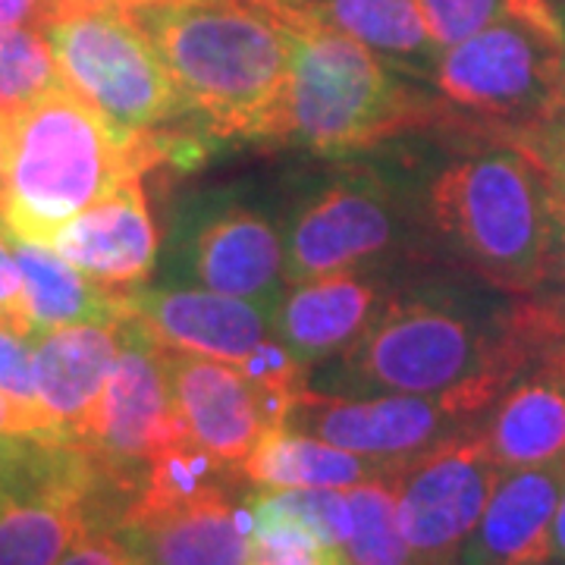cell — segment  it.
<instances>
[{"label":"cell","mask_w":565,"mask_h":565,"mask_svg":"<svg viewBox=\"0 0 565 565\" xmlns=\"http://www.w3.org/2000/svg\"><path fill=\"white\" fill-rule=\"evenodd\" d=\"M0 311H3V318L10 323L29 330V321H25V299H22L20 264L13 258V252H10V239H7V230L3 226H0Z\"/></svg>","instance_id":"f546056e"},{"label":"cell","mask_w":565,"mask_h":565,"mask_svg":"<svg viewBox=\"0 0 565 565\" xmlns=\"http://www.w3.org/2000/svg\"><path fill=\"white\" fill-rule=\"evenodd\" d=\"M512 305L537 355L544 352L565 355V217L559 211H556V236H553L544 280L531 296H515Z\"/></svg>","instance_id":"4316f807"},{"label":"cell","mask_w":565,"mask_h":565,"mask_svg":"<svg viewBox=\"0 0 565 565\" xmlns=\"http://www.w3.org/2000/svg\"><path fill=\"white\" fill-rule=\"evenodd\" d=\"M32 352H35V337L29 330H22V327L10 321H0V390L10 399L25 405L29 412L44 415L39 405V393H35Z\"/></svg>","instance_id":"f1b7e54d"},{"label":"cell","mask_w":565,"mask_h":565,"mask_svg":"<svg viewBox=\"0 0 565 565\" xmlns=\"http://www.w3.org/2000/svg\"><path fill=\"white\" fill-rule=\"evenodd\" d=\"M509 145L522 148L525 154H531L537 167L544 170L550 195H553V207L565 217V148L563 145H550V141L537 139H505Z\"/></svg>","instance_id":"4dcf8cb0"},{"label":"cell","mask_w":565,"mask_h":565,"mask_svg":"<svg viewBox=\"0 0 565 565\" xmlns=\"http://www.w3.org/2000/svg\"><path fill=\"white\" fill-rule=\"evenodd\" d=\"M396 282L381 267L340 270L286 286L274 308V337L302 364L321 367L362 337L381 315Z\"/></svg>","instance_id":"5bb4252c"},{"label":"cell","mask_w":565,"mask_h":565,"mask_svg":"<svg viewBox=\"0 0 565 565\" xmlns=\"http://www.w3.org/2000/svg\"><path fill=\"white\" fill-rule=\"evenodd\" d=\"M158 163L161 132L122 136L63 85L10 117L0 226L51 245L85 207Z\"/></svg>","instance_id":"277c9868"},{"label":"cell","mask_w":565,"mask_h":565,"mask_svg":"<svg viewBox=\"0 0 565 565\" xmlns=\"http://www.w3.org/2000/svg\"><path fill=\"white\" fill-rule=\"evenodd\" d=\"M57 88L63 79L44 29H0V114L17 117Z\"/></svg>","instance_id":"d4e9b609"},{"label":"cell","mask_w":565,"mask_h":565,"mask_svg":"<svg viewBox=\"0 0 565 565\" xmlns=\"http://www.w3.org/2000/svg\"><path fill=\"white\" fill-rule=\"evenodd\" d=\"M282 25H321L362 41L408 79L437 76L440 47L422 20L418 0H252Z\"/></svg>","instance_id":"ffe728a7"},{"label":"cell","mask_w":565,"mask_h":565,"mask_svg":"<svg viewBox=\"0 0 565 565\" xmlns=\"http://www.w3.org/2000/svg\"><path fill=\"white\" fill-rule=\"evenodd\" d=\"M139 3H154V0H129V7H139Z\"/></svg>","instance_id":"60d3db41"},{"label":"cell","mask_w":565,"mask_h":565,"mask_svg":"<svg viewBox=\"0 0 565 565\" xmlns=\"http://www.w3.org/2000/svg\"><path fill=\"white\" fill-rule=\"evenodd\" d=\"M61 3V10H66V7H88V3H117V7H129V0H57ZM57 10V13H61Z\"/></svg>","instance_id":"f35d334b"},{"label":"cell","mask_w":565,"mask_h":565,"mask_svg":"<svg viewBox=\"0 0 565 565\" xmlns=\"http://www.w3.org/2000/svg\"><path fill=\"white\" fill-rule=\"evenodd\" d=\"M57 565H129V556L114 531L95 527Z\"/></svg>","instance_id":"d6a6232c"},{"label":"cell","mask_w":565,"mask_h":565,"mask_svg":"<svg viewBox=\"0 0 565 565\" xmlns=\"http://www.w3.org/2000/svg\"><path fill=\"white\" fill-rule=\"evenodd\" d=\"M54 248L85 277L117 292H136L158 262V226L139 177L117 185L102 202L54 236Z\"/></svg>","instance_id":"e0dca14e"},{"label":"cell","mask_w":565,"mask_h":565,"mask_svg":"<svg viewBox=\"0 0 565 565\" xmlns=\"http://www.w3.org/2000/svg\"><path fill=\"white\" fill-rule=\"evenodd\" d=\"M497 403L481 390L452 393H381L333 396L305 386L282 427L311 434L374 462L403 468L449 437L481 424Z\"/></svg>","instance_id":"9c48e42d"},{"label":"cell","mask_w":565,"mask_h":565,"mask_svg":"<svg viewBox=\"0 0 565 565\" xmlns=\"http://www.w3.org/2000/svg\"><path fill=\"white\" fill-rule=\"evenodd\" d=\"M289 29V73L264 122L262 145L359 151L415 129H465V120L384 63L362 41L321 25Z\"/></svg>","instance_id":"3957f363"},{"label":"cell","mask_w":565,"mask_h":565,"mask_svg":"<svg viewBox=\"0 0 565 565\" xmlns=\"http://www.w3.org/2000/svg\"><path fill=\"white\" fill-rule=\"evenodd\" d=\"M505 139H537V141H550V145H563L565 148V107H559L556 114H550V117L537 122V126L522 129V132H512V136H505Z\"/></svg>","instance_id":"e575fe53"},{"label":"cell","mask_w":565,"mask_h":565,"mask_svg":"<svg viewBox=\"0 0 565 565\" xmlns=\"http://www.w3.org/2000/svg\"><path fill=\"white\" fill-rule=\"evenodd\" d=\"M10 252L20 264L22 299H25V321L32 337L57 327L76 323H126L132 318L129 296L107 289L92 277H85L76 264L63 258L54 245L29 243L10 236Z\"/></svg>","instance_id":"7402d4cb"},{"label":"cell","mask_w":565,"mask_h":565,"mask_svg":"<svg viewBox=\"0 0 565 565\" xmlns=\"http://www.w3.org/2000/svg\"><path fill=\"white\" fill-rule=\"evenodd\" d=\"M63 85L122 136L189 126L180 88L129 7H66L44 25Z\"/></svg>","instance_id":"52a82bcc"},{"label":"cell","mask_w":565,"mask_h":565,"mask_svg":"<svg viewBox=\"0 0 565 565\" xmlns=\"http://www.w3.org/2000/svg\"><path fill=\"white\" fill-rule=\"evenodd\" d=\"M553 3H556L559 22H563V44H565V0H553ZM563 107H565V57H563Z\"/></svg>","instance_id":"ab89813d"},{"label":"cell","mask_w":565,"mask_h":565,"mask_svg":"<svg viewBox=\"0 0 565 565\" xmlns=\"http://www.w3.org/2000/svg\"><path fill=\"white\" fill-rule=\"evenodd\" d=\"M239 471L245 484H252L255 490H302V487L349 490L367 478L393 471V465L364 459L349 449L323 444L311 434H299L292 427H274L248 452Z\"/></svg>","instance_id":"603a6c76"},{"label":"cell","mask_w":565,"mask_h":565,"mask_svg":"<svg viewBox=\"0 0 565 565\" xmlns=\"http://www.w3.org/2000/svg\"><path fill=\"white\" fill-rule=\"evenodd\" d=\"M236 487H221L195 500L114 525L136 565H245L252 550V512L236 503Z\"/></svg>","instance_id":"9a60e30c"},{"label":"cell","mask_w":565,"mask_h":565,"mask_svg":"<svg viewBox=\"0 0 565 565\" xmlns=\"http://www.w3.org/2000/svg\"><path fill=\"white\" fill-rule=\"evenodd\" d=\"M0 321H7V318H3V311H0Z\"/></svg>","instance_id":"b9f144b4"},{"label":"cell","mask_w":565,"mask_h":565,"mask_svg":"<svg viewBox=\"0 0 565 565\" xmlns=\"http://www.w3.org/2000/svg\"><path fill=\"white\" fill-rule=\"evenodd\" d=\"M481 434L503 471L565 459V355L544 352L505 386L481 418Z\"/></svg>","instance_id":"44dd1931"},{"label":"cell","mask_w":565,"mask_h":565,"mask_svg":"<svg viewBox=\"0 0 565 565\" xmlns=\"http://www.w3.org/2000/svg\"><path fill=\"white\" fill-rule=\"evenodd\" d=\"M405 239L396 185L367 167H349L299 207L282 236V277L292 282L390 262Z\"/></svg>","instance_id":"30bf717a"},{"label":"cell","mask_w":565,"mask_h":565,"mask_svg":"<svg viewBox=\"0 0 565 565\" xmlns=\"http://www.w3.org/2000/svg\"><path fill=\"white\" fill-rule=\"evenodd\" d=\"M180 264L202 289L248 299L270 315L286 292L280 230L239 204L207 214L182 243Z\"/></svg>","instance_id":"2e32d148"},{"label":"cell","mask_w":565,"mask_h":565,"mask_svg":"<svg viewBox=\"0 0 565 565\" xmlns=\"http://www.w3.org/2000/svg\"><path fill=\"white\" fill-rule=\"evenodd\" d=\"M7 151H10V117L0 114V195H3V182H7Z\"/></svg>","instance_id":"74e56055"},{"label":"cell","mask_w":565,"mask_h":565,"mask_svg":"<svg viewBox=\"0 0 565 565\" xmlns=\"http://www.w3.org/2000/svg\"><path fill=\"white\" fill-rule=\"evenodd\" d=\"M418 10L440 51L509 17H556L553 0H418Z\"/></svg>","instance_id":"484cf974"},{"label":"cell","mask_w":565,"mask_h":565,"mask_svg":"<svg viewBox=\"0 0 565 565\" xmlns=\"http://www.w3.org/2000/svg\"><path fill=\"white\" fill-rule=\"evenodd\" d=\"M563 462L503 471L481 522L465 541L459 565L556 563L553 515L563 487Z\"/></svg>","instance_id":"d6986e66"},{"label":"cell","mask_w":565,"mask_h":565,"mask_svg":"<svg viewBox=\"0 0 565 565\" xmlns=\"http://www.w3.org/2000/svg\"><path fill=\"white\" fill-rule=\"evenodd\" d=\"M500 475L503 468L493 462L481 424L396 471L399 527L418 565H459Z\"/></svg>","instance_id":"7c38bea8"},{"label":"cell","mask_w":565,"mask_h":565,"mask_svg":"<svg viewBox=\"0 0 565 565\" xmlns=\"http://www.w3.org/2000/svg\"><path fill=\"white\" fill-rule=\"evenodd\" d=\"M126 323H76L35 333V393L41 412L66 444H79L104 386L110 381L122 343Z\"/></svg>","instance_id":"ac0fdd59"},{"label":"cell","mask_w":565,"mask_h":565,"mask_svg":"<svg viewBox=\"0 0 565 565\" xmlns=\"http://www.w3.org/2000/svg\"><path fill=\"white\" fill-rule=\"evenodd\" d=\"M57 10V0H0V29H44Z\"/></svg>","instance_id":"836d02e7"},{"label":"cell","mask_w":565,"mask_h":565,"mask_svg":"<svg viewBox=\"0 0 565 565\" xmlns=\"http://www.w3.org/2000/svg\"><path fill=\"white\" fill-rule=\"evenodd\" d=\"M245 565H352L343 546L323 544L296 525H255Z\"/></svg>","instance_id":"83f0119b"},{"label":"cell","mask_w":565,"mask_h":565,"mask_svg":"<svg viewBox=\"0 0 565 565\" xmlns=\"http://www.w3.org/2000/svg\"><path fill=\"white\" fill-rule=\"evenodd\" d=\"M129 565H136V563H132V559H129Z\"/></svg>","instance_id":"7bdbcfd3"},{"label":"cell","mask_w":565,"mask_h":565,"mask_svg":"<svg viewBox=\"0 0 565 565\" xmlns=\"http://www.w3.org/2000/svg\"><path fill=\"white\" fill-rule=\"evenodd\" d=\"M559 13L509 17L446 47L434 85L471 136L500 141L563 107Z\"/></svg>","instance_id":"8992f818"},{"label":"cell","mask_w":565,"mask_h":565,"mask_svg":"<svg viewBox=\"0 0 565 565\" xmlns=\"http://www.w3.org/2000/svg\"><path fill=\"white\" fill-rule=\"evenodd\" d=\"M553 546H556V559L565 563V465H563V487H559V503L553 515Z\"/></svg>","instance_id":"d590c367"},{"label":"cell","mask_w":565,"mask_h":565,"mask_svg":"<svg viewBox=\"0 0 565 565\" xmlns=\"http://www.w3.org/2000/svg\"><path fill=\"white\" fill-rule=\"evenodd\" d=\"M396 471L399 468L345 490L352 505V531L343 550L352 565H418L399 527Z\"/></svg>","instance_id":"cb8c5ba5"},{"label":"cell","mask_w":565,"mask_h":565,"mask_svg":"<svg viewBox=\"0 0 565 565\" xmlns=\"http://www.w3.org/2000/svg\"><path fill=\"white\" fill-rule=\"evenodd\" d=\"M161 355L185 430L211 456L239 468L267 430L282 427L262 386L236 364L170 345H161Z\"/></svg>","instance_id":"4fadbf2b"},{"label":"cell","mask_w":565,"mask_h":565,"mask_svg":"<svg viewBox=\"0 0 565 565\" xmlns=\"http://www.w3.org/2000/svg\"><path fill=\"white\" fill-rule=\"evenodd\" d=\"M427 214L446 248L505 296H531L546 274L556 211L544 170L522 148L493 141L440 170Z\"/></svg>","instance_id":"5b68a950"},{"label":"cell","mask_w":565,"mask_h":565,"mask_svg":"<svg viewBox=\"0 0 565 565\" xmlns=\"http://www.w3.org/2000/svg\"><path fill=\"white\" fill-rule=\"evenodd\" d=\"M204 139L258 141L289 73V29L252 0L129 7Z\"/></svg>","instance_id":"7a4b0ae2"},{"label":"cell","mask_w":565,"mask_h":565,"mask_svg":"<svg viewBox=\"0 0 565 565\" xmlns=\"http://www.w3.org/2000/svg\"><path fill=\"white\" fill-rule=\"evenodd\" d=\"M122 330L120 359L79 446L95 456L126 505L148 462L167 446L189 440V430L167 381L158 340H151L136 318H129Z\"/></svg>","instance_id":"8fae6325"},{"label":"cell","mask_w":565,"mask_h":565,"mask_svg":"<svg viewBox=\"0 0 565 565\" xmlns=\"http://www.w3.org/2000/svg\"><path fill=\"white\" fill-rule=\"evenodd\" d=\"M534 359L515 305H481L452 282L422 280L393 286L371 327L308 386L333 396L481 390L500 399Z\"/></svg>","instance_id":"6da1fadb"},{"label":"cell","mask_w":565,"mask_h":565,"mask_svg":"<svg viewBox=\"0 0 565 565\" xmlns=\"http://www.w3.org/2000/svg\"><path fill=\"white\" fill-rule=\"evenodd\" d=\"M20 437H0V503L7 497L10 487V468H13V449H17Z\"/></svg>","instance_id":"8d00e7d4"},{"label":"cell","mask_w":565,"mask_h":565,"mask_svg":"<svg viewBox=\"0 0 565 565\" xmlns=\"http://www.w3.org/2000/svg\"><path fill=\"white\" fill-rule=\"evenodd\" d=\"M0 437H32V440H61L54 424L39 412H29L25 405L10 399L0 390Z\"/></svg>","instance_id":"1f68e13d"},{"label":"cell","mask_w":565,"mask_h":565,"mask_svg":"<svg viewBox=\"0 0 565 565\" xmlns=\"http://www.w3.org/2000/svg\"><path fill=\"white\" fill-rule=\"evenodd\" d=\"M129 311L145 327V333L161 345L236 364L262 386L282 424L289 405L308 386L311 374L274 337V315L262 305L202 286H141L129 296Z\"/></svg>","instance_id":"ba28073f"}]
</instances>
